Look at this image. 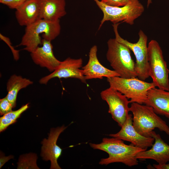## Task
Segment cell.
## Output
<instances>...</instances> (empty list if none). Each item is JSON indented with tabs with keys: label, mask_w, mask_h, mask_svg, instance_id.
<instances>
[{
	"label": "cell",
	"mask_w": 169,
	"mask_h": 169,
	"mask_svg": "<svg viewBox=\"0 0 169 169\" xmlns=\"http://www.w3.org/2000/svg\"><path fill=\"white\" fill-rule=\"evenodd\" d=\"M134 0H100L103 3L112 7L124 6Z\"/></svg>",
	"instance_id": "cell-23"
},
{
	"label": "cell",
	"mask_w": 169,
	"mask_h": 169,
	"mask_svg": "<svg viewBox=\"0 0 169 169\" xmlns=\"http://www.w3.org/2000/svg\"><path fill=\"white\" fill-rule=\"evenodd\" d=\"M83 62L81 58L74 59L68 57L61 62L58 68L51 74L42 78L39 82L41 84H46L50 80L55 78H74L86 84V80L83 70L80 69Z\"/></svg>",
	"instance_id": "cell-10"
},
{
	"label": "cell",
	"mask_w": 169,
	"mask_h": 169,
	"mask_svg": "<svg viewBox=\"0 0 169 169\" xmlns=\"http://www.w3.org/2000/svg\"><path fill=\"white\" fill-rule=\"evenodd\" d=\"M97 47L94 45L90 49L87 63L82 67L83 73L86 80L94 79H102L117 76L119 74L114 70L104 66L99 61L97 56Z\"/></svg>",
	"instance_id": "cell-15"
},
{
	"label": "cell",
	"mask_w": 169,
	"mask_h": 169,
	"mask_svg": "<svg viewBox=\"0 0 169 169\" xmlns=\"http://www.w3.org/2000/svg\"><path fill=\"white\" fill-rule=\"evenodd\" d=\"M100 95L101 99L108 105V112L121 127L130 111L129 107L130 100L125 95L110 87L102 91Z\"/></svg>",
	"instance_id": "cell-9"
},
{
	"label": "cell",
	"mask_w": 169,
	"mask_h": 169,
	"mask_svg": "<svg viewBox=\"0 0 169 169\" xmlns=\"http://www.w3.org/2000/svg\"><path fill=\"white\" fill-rule=\"evenodd\" d=\"M103 13V17L99 26L100 29L106 21L113 24L125 22L132 25L144 11L143 6L138 0H134L122 7L107 5L99 0H93Z\"/></svg>",
	"instance_id": "cell-5"
},
{
	"label": "cell",
	"mask_w": 169,
	"mask_h": 169,
	"mask_svg": "<svg viewBox=\"0 0 169 169\" xmlns=\"http://www.w3.org/2000/svg\"><path fill=\"white\" fill-rule=\"evenodd\" d=\"M29 107L28 104L22 106L15 111L11 112L3 115L0 118V131H3L10 125L15 123L21 114Z\"/></svg>",
	"instance_id": "cell-20"
},
{
	"label": "cell",
	"mask_w": 169,
	"mask_h": 169,
	"mask_svg": "<svg viewBox=\"0 0 169 169\" xmlns=\"http://www.w3.org/2000/svg\"><path fill=\"white\" fill-rule=\"evenodd\" d=\"M132 122V115L129 114L120 131L108 136L129 141L134 146L142 149L147 150L151 147L154 141V138L145 137L139 133L134 128Z\"/></svg>",
	"instance_id": "cell-11"
},
{
	"label": "cell",
	"mask_w": 169,
	"mask_h": 169,
	"mask_svg": "<svg viewBox=\"0 0 169 169\" xmlns=\"http://www.w3.org/2000/svg\"><path fill=\"white\" fill-rule=\"evenodd\" d=\"M120 23L112 25L115 39L118 42L125 45L133 52L136 59L135 69L138 78L145 81L149 77V67L147 57V37L141 30L139 32V38L133 43L124 39L119 35L118 27Z\"/></svg>",
	"instance_id": "cell-8"
},
{
	"label": "cell",
	"mask_w": 169,
	"mask_h": 169,
	"mask_svg": "<svg viewBox=\"0 0 169 169\" xmlns=\"http://www.w3.org/2000/svg\"><path fill=\"white\" fill-rule=\"evenodd\" d=\"M152 0H147V7H148L150 4L152 3Z\"/></svg>",
	"instance_id": "cell-27"
},
{
	"label": "cell",
	"mask_w": 169,
	"mask_h": 169,
	"mask_svg": "<svg viewBox=\"0 0 169 169\" xmlns=\"http://www.w3.org/2000/svg\"><path fill=\"white\" fill-rule=\"evenodd\" d=\"M0 38L1 40L5 42L10 49L13 53V58L16 61L18 60L19 58V51L16 50L12 45L10 39L2 34H0Z\"/></svg>",
	"instance_id": "cell-24"
},
{
	"label": "cell",
	"mask_w": 169,
	"mask_h": 169,
	"mask_svg": "<svg viewBox=\"0 0 169 169\" xmlns=\"http://www.w3.org/2000/svg\"><path fill=\"white\" fill-rule=\"evenodd\" d=\"M64 125L56 128H52L47 139L44 138L42 142L41 155L44 161L51 162L50 169H60L57 160L62 153V149L57 144L60 134L66 128Z\"/></svg>",
	"instance_id": "cell-12"
},
{
	"label": "cell",
	"mask_w": 169,
	"mask_h": 169,
	"mask_svg": "<svg viewBox=\"0 0 169 169\" xmlns=\"http://www.w3.org/2000/svg\"><path fill=\"white\" fill-rule=\"evenodd\" d=\"M41 45V46H38L30 53L31 58L35 64L46 68L52 72L58 68L61 61L54 56L51 41L43 38Z\"/></svg>",
	"instance_id": "cell-13"
},
{
	"label": "cell",
	"mask_w": 169,
	"mask_h": 169,
	"mask_svg": "<svg viewBox=\"0 0 169 169\" xmlns=\"http://www.w3.org/2000/svg\"><path fill=\"white\" fill-rule=\"evenodd\" d=\"M65 0H40L39 18L55 21L66 14Z\"/></svg>",
	"instance_id": "cell-18"
},
{
	"label": "cell",
	"mask_w": 169,
	"mask_h": 169,
	"mask_svg": "<svg viewBox=\"0 0 169 169\" xmlns=\"http://www.w3.org/2000/svg\"><path fill=\"white\" fill-rule=\"evenodd\" d=\"M153 166L156 169H169V164L166 163L164 164H154Z\"/></svg>",
	"instance_id": "cell-26"
},
{
	"label": "cell",
	"mask_w": 169,
	"mask_h": 169,
	"mask_svg": "<svg viewBox=\"0 0 169 169\" xmlns=\"http://www.w3.org/2000/svg\"><path fill=\"white\" fill-rule=\"evenodd\" d=\"M107 44L106 59L113 70L123 78L137 77L130 49L115 38L109 39Z\"/></svg>",
	"instance_id": "cell-4"
},
{
	"label": "cell",
	"mask_w": 169,
	"mask_h": 169,
	"mask_svg": "<svg viewBox=\"0 0 169 169\" xmlns=\"http://www.w3.org/2000/svg\"><path fill=\"white\" fill-rule=\"evenodd\" d=\"M16 10L18 24L27 26L40 19V0H27Z\"/></svg>",
	"instance_id": "cell-17"
},
{
	"label": "cell",
	"mask_w": 169,
	"mask_h": 169,
	"mask_svg": "<svg viewBox=\"0 0 169 169\" xmlns=\"http://www.w3.org/2000/svg\"><path fill=\"white\" fill-rule=\"evenodd\" d=\"M60 30L59 20L51 21L39 19L26 27L24 34L18 45L24 46V50L31 53L41 44L40 35L43 39L51 41L59 35Z\"/></svg>",
	"instance_id": "cell-3"
},
{
	"label": "cell",
	"mask_w": 169,
	"mask_h": 169,
	"mask_svg": "<svg viewBox=\"0 0 169 169\" xmlns=\"http://www.w3.org/2000/svg\"><path fill=\"white\" fill-rule=\"evenodd\" d=\"M151 135L155 141L151 148L139 153L136 156V158L141 161L152 159L160 165L167 163L169 161V145L155 131H152Z\"/></svg>",
	"instance_id": "cell-14"
},
{
	"label": "cell",
	"mask_w": 169,
	"mask_h": 169,
	"mask_svg": "<svg viewBox=\"0 0 169 169\" xmlns=\"http://www.w3.org/2000/svg\"><path fill=\"white\" fill-rule=\"evenodd\" d=\"M90 147L107 153L108 157L101 159L99 164L107 165L113 163H121L131 167L138 164L136 156L139 152L147 150L136 147L132 144H125L123 140L116 138H104L99 144L90 143Z\"/></svg>",
	"instance_id": "cell-1"
},
{
	"label": "cell",
	"mask_w": 169,
	"mask_h": 169,
	"mask_svg": "<svg viewBox=\"0 0 169 169\" xmlns=\"http://www.w3.org/2000/svg\"><path fill=\"white\" fill-rule=\"evenodd\" d=\"M130 111L132 114L134 128L142 135L152 137V132L155 128H157L169 136V126L151 107L133 102L130 107Z\"/></svg>",
	"instance_id": "cell-2"
},
{
	"label": "cell",
	"mask_w": 169,
	"mask_h": 169,
	"mask_svg": "<svg viewBox=\"0 0 169 169\" xmlns=\"http://www.w3.org/2000/svg\"><path fill=\"white\" fill-rule=\"evenodd\" d=\"M107 80L110 87L130 99V103L145 104L148 90L156 87L152 82H145L136 77L125 78L115 76L107 78Z\"/></svg>",
	"instance_id": "cell-6"
},
{
	"label": "cell",
	"mask_w": 169,
	"mask_h": 169,
	"mask_svg": "<svg viewBox=\"0 0 169 169\" xmlns=\"http://www.w3.org/2000/svg\"><path fill=\"white\" fill-rule=\"evenodd\" d=\"M27 0H0L1 3L8 6L9 8L16 9Z\"/></svg>",
	"instance_id": "cell-22"
},
{
	"label": "cell",
	"mask_w": 169,
	"mask_h": 169,
	"mask_svg": "<svg viewBox=\"0 0 169 169\" xmlns=\"http://www.w3.org/2000/svg\"><path fill=\"white\" fill-rule=\"evenodd\" d=\"M13 158V156L12 155H10L8 156H5L4 155H2V153H1L0 158V168H1L6 162L10 159Z\"/></svg>",
	"instance_id": "cell-25"
},
{
	"label": "cell",
	"mask_w": 169,
	"mask_h": 169,
	"mask_svg": "<svg viewBox=\"0 0 169 169\" xmlns=\"http://www.w3.org/2000/svg\"><path fill=\"white\" fill-rule=\"evenodd\" d=\"M149 75L156 87L169 91V69L161 48L156 40H151L147 45Z\"/></svg>",
	"instance_id": "cell-7"
},
{
	"label": "cell",
	"mask_w": 169,
	"mask_h": 169,
	"mask_svg": "<svg viewBox=\"0 0 169 169\" xmlns=\"http://www.w3.org/2000/svg\"><path fill=\"white\" fill-rule=\"evenodd\" d=\"M13 107L6 96L0 100V114L4 115L12 111Z\"/></svg>",
	"instance_id": "cell-21"
},
{
	"label": "cell",
	"mask_w": 169,
	"mask_h": 169,
	"mask_svg": "<svg viewBox=\"0 0 169 169\" xmlns=\"http://www.w3.org/2000/svg\"><path fill=\"white\" fill-rule=\"evenodd\" d=\"M144 104L152 107L157 115L169 119V91L156 87L151 89Z\"/></svg>",
	"instance_id": "cell-16"
},
{
	"label": "cell",
	"mask_w": 169,
	"mask_h": 169,
	"mask_svg": "<svg viewBox=\"0 0 169 169\" xmlns=\"http://www.w3.org/2000/svg\"><path fill=\"white\" fill-rule=\"evenodd\" d=\"M33 84V82L29 79L23 78L20 76L13 74L10 77L7 83L8 94L6 96L13 108L16 106L17 98L19 91Z\"/></svg>",
	"instance_id": "cell-19"
}]
</instances>
